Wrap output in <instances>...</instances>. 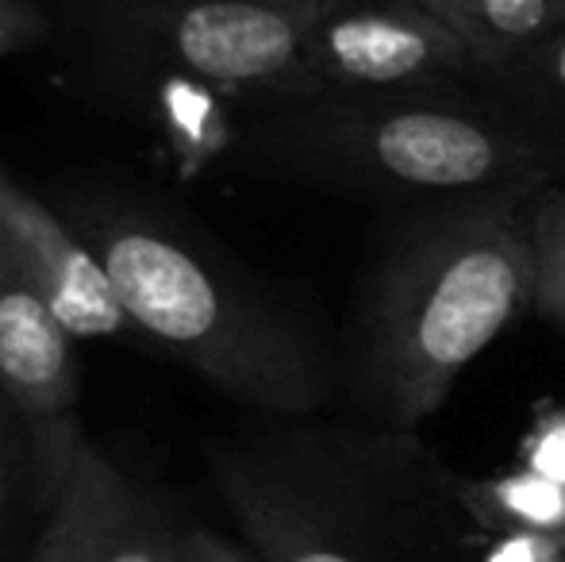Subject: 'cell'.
Segmentation results:
<instances>
[{
  "label": "cell",
  "instance_id": "cell-4",
  "mask_svg": "<svg viewBox=\"0 0 565 562\" xmlns=\"http://www.w3.org/2000/svg\"><path fill=\"white\" fill-rule=\"evenodd\" d=\"M246 173L373 197L539 189L554 147L458 93H320L250 113L231 139Z\"/></svg>",
  "mask_w": 565,
  "mask_h": 562
},
{
  "label": "cell",
  "instance_id": "cell-6",
  "mask_svg": "<svg viewBox=\"0 0 565 562\" xmlns=\"http://www.w3.org/2000/svg\"><path fill=\"white\" fill-rule=\"evenodd\" d=\"M308 62L323 93H454L489 77L419 0H331L308 20Z\"/></svg>",
  "mask_w": 565,
  "mask_h": 562
},
{
  "label": "cell",
  "instance_id": "cell-2",
  "mask_svg": "<svg viewBox=\"0 0 565 562\" xmlns=\"http://www.w3.org/2000/svg\"><path fill=\"white\" fill-rule=\"evenodd\" d=\"M220 501L262 562H469L458 474L416 432L262 416L209 443Z\"/></svg>",
  "mask_w": 565,
  "mask_h": 562
},
{
  "label": "cell",
  "instance_id": "cell-15",
  "mask_svg": "<svg viewBox=\"0 0 565 562\" xmlns=\"http://www.w3.org/2000/svg\"><path fill=\"white\" fill-rule=\"evenodd\" d=\"M520 466L565 486V401H535L531 424L520 439Z\"/></svg>",
  "mask_w": 565,
  "mask_h": 562
},
{
  "label": "cell",
  "instance_id": "cell-8",
  "mask_svg": "<svg viewBox=\"0 0 565 562\" xmlns=\"http://www.w3.org/2000/svg\"><path fill=\"white\" fill-rule=\"evenodd\" d=\"M77 339L0 251V393L28 421L77 416Z\"/></svg>",
  "mask_w": 565,
  "mask_h": 562
},
{
  "label": "cell",
  "instance_id": "cell-5",
  "mask_svg": "<svg viewBox=\"0 0 565 562\" xmlns=\"http://www.w3.org/2000/svg\"><path fill=\"white\" fill-rule=\"evenodd\" d=\"M54 39L85 66L250 113L323 93L308 62L312 15L285 0H46Z\"/></svg>",
  "mask_w": 565,
  "mask_h": 562
},
{
  "label": "cell",
  "instance_id": "cell-12",
  "mask_svg": "<svg viewBox=\"0 0 565 562\" xmlns=\"http://www.w3.org/2000/svg\"><path fill=\"white\" fill-rule=\"evenodd\" d=\"M458 501L489 536L531 532L565 543V486L543 474L520 466L497 478H458Z\"/></svg>",
  "mask_w": 565,
  "mask_h": 562
},
{
  "label": "cell",
  "instance_id": "cell-7",
  "mask_svg": "<svg viewBox=\"0 0 565 562\" xmlns=\"http://www.w3.org/2000/svg\"><path fill=\"white\" fill-rule=\"evenodd\" d=\"M0 251L54 308L77 343L142 339L89 240L62 216L51 197L20 185L4 162H0Z\"/></svg>",
  "mask_w": 565,
  "mask_h": 562
},
{
  "label": "cell",
  "instance_id": "cell-10",
  "mask_svg": "<svg viewBox=\"0 0 565 562\" xmlns=\"http://www.w3.org/2000/svg\"><path fill=\"white\" fill-rule=\"evenodd\" d=\"M124 478L127 474L93 447L82 427L28 562H100Z\"/></svg>",
  "mask_w": 565,
  "mask_h": 562
},
{
  "label": "cell",
  "instance_id": "cell-18",
  "mask_svg": "<svg viewBox=\"0 0 565 562\" xmlns=\"http://www.w3.org/2000/svg\"><path fill=\"white\" fill-rule=\"evenodd\" d=\"M481 562H565V543L531 532H500L481 551Z\"/></svg>",
  "mask_w": 565,
  "mask_h": 562
},
{
  "label": "cell",
  "instance_id": "cell-13",
  "mask_svg": "<svg viewBox=\"0 0 565 562\" xmlns=\"http://www.w3.org/2000/svg\"><path fill=\"white\" fill-rule=\"evenodd\" d=\"M189 512L162 489L124 478L100 562H185Z\"/></svg>",
  "mask_w": 565,
  "mask_h": 562
},
{
  "label": "cell",
  "instance_id": "cell-19",
  "mask_svg": "<svg viewBox=\"0 0 565 562\" xmlns=\"http://www.w3.org/2000/svg\"><path fill=\"white\" fill-rule=\"evenodd\" d=\"M185 562H262L246 543H235L227 536H220L216 528L201 524L189 517L185 528Z\"/></svg>",
  "mask_w": 565,
  "mask_h": 562
},
{
  "label": "cell",
  "instance_id": "cell-9",
  "mask_svg": "<svg viewBox=\"0 0 565 562\" xmlns=\"http://www.w3.org/2000/svg\"><path fill=\"white\" fill-rule=\"evenodd\" d=\"M77 435V416L28 421L15 409L8 413L0 427V562H28Z\"/></svg>",
  "mask_w": 565,
  "mask_h": 562
},
{
  "label": "cell",
  "instance_id": "cell-1",
  "mask_svg": "<svg viewBox=\"0 0 565 562\" xmlns=\"http://www.w3.org/2000/svg\"><path fill=\"white\" fill-rule=\"evenodd\" d=\"M51 201L100 255L139 336L212 390L281 421L316 416L335 397L331 347L185 212L119 181L58 185Z\"/></svg>",
  "mask_w": 565,
  "mask_h": 562
},
{
  "label": "cell",
  "instance_id": "cell-3",
  "mask_svg": "<svg viewBox=\"0 0 565 562\" xmlns=\"http://www.w3.org/2000/svg\"><path fill=\"white\" fill-rule=\"evenodd\" d=\"M535 189L443 197L404 216L362 285L350 390L373 424L416 432L458 374L535 300Z\"/></svg>",
  "mask_w": 565,
  "mask_h": 562
},
{
  "label": "cell",
  "instance_id": "cell-17",
  "mask_svg": "<svg viewBox=\"0 0 565 562\" xmlns=\"http://www.w3.org/2000/svg\"><path fill=\"white\" fill-rule=\"evenodd\" d=\"M54 43V12L46 0H0V62Z\"/></svg>",
  "mask_w": 565,
  "mask_h": 562
},
{
  "label": "cell",
  "instance_id": "cell-11",
  "mask_svg": "<svg viewBox=\"0 0 565 562\" xmlns=\"http://www.w3.org/2000/svg\"><path fill=\"white\" fill-rule=\"evenodd\" d=\"M458 31L489 77H504L520 59L565 28V0H419Z\"/></svg>",
  "mask_w": 565,
  "mask_h": 562
},
{
  "label": "cell",
  "instance_id": "cell-16",
  "mask_svg": "<svg viewBox=\"0 0 565 562\" xmlns=\"http://www.w3.org/2000/svg\"><path fill=\"white\" fill-rule=\"evenodd\" d=\"M504 77L520 82L531 97L543 100V105H551L554 113L565 116V28L554 31V35L546 39L543 46H535L527 59L515 62Z\"/></svg>",
  "mask_w": 565,
  "mask_h": 562
},
{
  "label": "cell",
  "instance_id": "cell-14",
  "mask_svg": "<svg viewBox=\"0 0 565 562\" xmlns=\"http://www.w3.org/2000/svg\"><path fill=\"white\" fill-rule=\"evenodd\" d=\"M531 247H535V300H531V308L565 331V193L535 201Z\"/></svg>",
  "mask_w": 565,
  "mask_h": 562
}]
</instances>
